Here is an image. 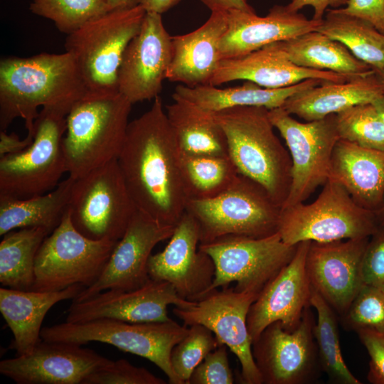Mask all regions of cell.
Masks as SVG:
<instances>
[{"mask_svg":"<svg viewBox=\"0 0 384 384\" xmlns=\"http://www.w3.org/2000/svg\"><path fill=\"white\" fill-rule=\"evenodd\" d=\"M132 103L119 92H87L66 117L62 141L68 176L78 178L118 158Z\"/></svg>","mask_w":384,"mask_h":384,"instance_id":"obj_4","label":"cell"},{"mask_svg":"<svg viewBox=\"0 0 384 384\" xmlns=\"http://www.w3.org/2000/svg\"><path fill=\"white\" fill-rule=\"evenodd\" d=\"M384 95V83L373 70L342 82H324L289 97L282 108L306 122L321 119Z\"/></svg>","mask_w":384,"mask_h":384,"instance_id":"obj_28","label":"cell"},{"mask_svg":"<svg viewBox=\"0 0 384 384\" xmlns=\"http://www.w3.org/2000/svg\"><path fill=\"white\" fill-rule=\"evenodd\" d=\"M112 361L80 344L41 340L31 352L1 361L0 373L18 384H84Z\"/></svg>","mask_w":384,"mask_h":384,"instance_id":"obj_19","label":"cell"},{"mask_svg":"<svg viewBox=\"0 0 384 384\" xmlns=\"http://www.w3.org/2000/svg\"><path fill=\"white\" fill-rule=\"evenodd\" d=\"M369 238L310 242L306 270L311 287L341 317L364 285L361 264Z\"/></svg>","mask_w":384,"mask_h":384,"instance_id":"obj_21","label":"cell"},{"mask_svg":"<svg viewBox=\"0 0 384 384\" xmlns=\"http://www.w3.org/2000/svg\"><path fill=\"white\" fill-rule=\"evenodd\" d=\"M180 0H141L140 4L146 12H154L159 14L167 11L177 4Z\"/></svg>","mask_w":384,"mask_h":384,"instance_id":"obj_49","label":"cell"},{"mask_svg":"<svg viewBox=\"0 0 384 384\" xmlns=\"http://www.w3.org/2000/svg\"><path fill=\"white\" fill-rule=\"evenodd\" d=\"M110 11L127 9L140 4L141 0H107Z\"/></svg>","mask_w":384,"mask_h":384,"instance_id":"obj_50","label":"cell"},{"mask_svg":"<svg viewBox=\"0 0 384 384\" xmlns=\"http://www.w3.org/2000/svg\"><path fill=\"white\" fill-rule=\"evenodd\" d=\"M195 303L180 297L169 282L151 279L135 289H107L85 300L72 302L65 321L112 319L131 323L166 322L172 320L168 315L169 305L187 308Z\"/></svg>","mask_w":384,"mask_h":384,"instance_id":"obj_20","label":"cell"},{"mask_svg":"<svg viewBox=\"0 0 384 384\" xmlns=\"http://www.w3.org/2000/svg\"><path fill=\"white\" fill-rule=\"evenodd\" d=\"M88 92L77 63L70 53H41L0 61V129L16 118L24 120L27 135L34 137L38 108L68 114Z\"/></svg>","mask_w":384,"mask_h":384,"instance_id":"obj_2","label":"cell"},{"mask_svg":"<svg viewBox=\"0 0 384 384\" xmlns=\"http://www.w3.org/2000/svg\"><path fill=\"white\" fill-rule=\"evenodd\" d=\"M348 0H292L287 7L294 12L302 9L305 6H311L314 9V20L321 21L325 11L329 6L337 9L346 5Z\"/></svg>","mask_w":384,"mask_h":384,"instance_id":"obj_46","label":"cell"},{"mask_svg":"<svg viewBox=\"0 0 384 384\" xmlns=\"http://www.w3.org/2000/svg\"><path fill=\"white\" fill-rule=\"evenodd\" d=\"M227 346L219 345L210 352L193 370L188 384H233V375L230 369Z\"/></svg>","mask_w":384,"mask_h":384,"instance_id":"obj_42","label":"cell"},{"mask_svg":"<svg viewBox=\"0 0 384 384\" xmlns=\"http://www.w3.org/2000/svg\"><path fill=\"white\" fill-rule=\"evenodd\" d=\"M371 103L375 106L382 120L384 122V95L378 97Z\"/></svg>","mask_w":384,"mask_h":384,"instance_id":"obj_51","label":"cell"},{"mask_svg":"<svg viewBox=\"0 0 384 384\" xmlns=\"http://www.w3.org/2000/svg\"><path fill=\"white\" fill-rule=\"evenodd\" d=\"M356 333L370 358L368 381L373 384H384V334L366 329Z\"/></svg>","mask_w":384,"mask_h":384,"instance_id":"obj_44","label":"cell"},{"mask_svg":"<svg viewBox=\"0 0 384 384\" xmlns=\"http://www.w3.org/2000/svg\"><path fill=\"white\" fill-rule=\"evenodd\" d=\"M336 122L341 139L384 150V122L371 102L358 104L336 114Z\"/></svg>","mask_w":384,"mask_h":384,"instance_id":"obj_37","label":"cell"},{"mask_svg":"<svg viewBox=\"0 0 384 384\" xmlns=\"http://www.w3.org/2000/svg\"><path fill=\"white\" fill-rule=\"evenodd\" d=\"M68 210L74 227L87 238L121 239L137 208L117 159L75 178Z\"/></svg>","mask_w":384,"mask_h":384,"instance_id":"obj_11","label":"cell"},{"mask_svg":"<svg viewBox=\"0 0 384 384\" xmlns=\"http://www.w3.org/2000/svg\"><path fill=\"white\" fill-rule=\"evenodd\" d=\"M146 13L141 4L109 11L67 35L65 51L74 57L89 92H119L123 54L139 32Z\"/></svg>","mask_w":384,"mask_h":384,"instance_id":"obj_6","label":"cell"},{"mask_svg":"<svg viewBox=\"0 0 384 384\" xmlns=\"http://www.w3.org/2000/svg\"><path fill=\"white\" fill-rule=\"evenodd\" d=\"M227 30L219 44L220 60L243 56L268 44L316 31L322 21L308 19L287 6L278 5L265 16L235 9L227 11Z\"/></svg>","mask_w":384,"mask_h":384,"instance_id":"obj_23","label":"cell"},{"mask_svg":"<svg viewBox=\"0 0 384 384\" xmlns=\"http://www.w3.org/2000/svg\"><path fill=\"white\" fill-rule=\"evenodd\" d=\"M374 71L379 75V77L380 78V79L384 83V70H374Z\"/></svg>","mask_w":384,"mask_h":384,"instance_id":"obj_53","label":"cell"},{"mask_svg":"<svg viewBox=\"0 0 384 384\" xmlns=\"http://www.w3.org/2000/svg\"><path fill=\"white\" fill-rule=\"evenodd\" d=\"M316 320L311 306L292 331L281 322L267 326L252 343V351L262 384H306L321 370L314 335Z\"/></svg>","mask_w":384,"mask_h":384,"instance_id":"obj_15","label":"cell"},{"mask_svg":"<svg viewBox=\"0 0 384 384\" xmlns=\"http://www.w3.org/2000/svg\"><path fill=\"white\" fill-rule=\"evenodd\" d=\"M227 27V11H212L198 28L172 36L166 79L188 87L209 85L220 61L219 44Z\"/></svg>","mask_w":384,"mask_h":384,"instance_id":"obj_25","label":"cell"},{"mask_svg":"<svg viewBox=\"0 0 384 384\" xmlns=\"http://www.w3.org/2000/svg\"><path fill=\"white\" fill-rule=\"evenodd\" d=\"M173 55L172 36L161 14L146 12L127 46L118 72V91L132 104L154 100L162 90Z\"/></svg>","mask_w":384,"mask_h":384,"instance_id":"obj_18","label":"cell"},{"mask_svg":"<svg viewBox=\"0 0 384 384\" xmlns=\"http://www.w3.org/2000/svg\"><path fill=\"white\" fill-rule=\"evenodd\" d=\"M174 228L137 210L99 278L72 302L85 300L107 289L132 290L146 284L151 279L147 264L152 250L169 239Z\"/></svg>","mask_w":384,"mask_h":384,"instance_id":"obj_17","label":"cell"},{"mask_svg":"<svg viewBox=\"0 0 384 384\" xmlns=\"http://www.w3.org/2000/svg\"><path fill=\"white\" fill-rule=\"evenodd\" d=\"M144 368L137 367L125 359L112 361L105 368L90 375L84 384H166Z\"/></svg>","mask_w":384,"mask_h":384,"instance_id":"obj_41","label":"cell"},{"mask_svg":"<svg viewBox=\"0 0 384 384\" xmlns=\"http://www.w3.org/2000/svg\"><path fill=\"white\" fill-rule=\"evenodd\" d=\"M199 245L198 224L185 211L164 250L151 255L147 264L150 278L169 282L186 300L202 299L213 283L215 267Z\"/></svg>","mask_w":384,"mask_h":384,"instance_id":"obj_16","label":"cell"},{"mask_svg":"<svg viewBox=\"0 0 384 384\" xmlns=\"http://www.w3.org/2000/svg\"><path fill=\"white\" fill-rule=\"evenodd\" d=\"M212 11H228L241 10L252 12L254 9L246 0H201Z\"/></svg>","mask_w":384,"mask_h":384,"instance_id":"obj_48","label":"cell"},{"mask_svg":"<svg viewBox=\"0 0 384 384\" xmlns=\"http://www.w3.org/2000/svg\"><path fill=\"white\" fill-rule=\"evenodd\" d=\"M259 294L237 292L234 287L220 288L208 292L187 308L175 306L174 314L185 326L201 324L209 329L220 344L236 356L241 366L240 383L262 384L260 373L253 358L252 341L247 318L249 309Z\"/></svg>","mask_w":384,"mask_h":384,"instance_id":"obj_14","label":"cell"},{"mask_svg":"<svg viewBox=\"0 0 384 384\" xmlns=\"http://www.w3.org/2000/svg\"><path fill=\"white\" fill-rule=\"evenodd\" d=\"M280 210L262 186L240 174L214 198L188 199L185 210L198 224L200 244L227 235L270 236L277 232Z\"/></svg>","mask_w":384,"mask_h":384,"instance_id":"obj_8","label":"cell"},{"mask_svg":"<svg viewBox=\"0 0 384 384\" xmlns=\"http://www.w3.org/2000/svg\"><path fill=\"white\" fill-rule=\"evenodd\" d=\"M179 166L188 199L214 198L228 189L239 175L228 156L179 151Z\"/></svg>","mask_w":384,"mask_h":384,"instance_id":"obj_35","label":"cell"},{"mask_svg":"<svg viewBox=\"0 0 384 384\" xmlns=\"http://www.w3.org/2000/svg\"><path fill=\"white\" fill-rule=\"evenodd\" d=\"M323 186L311 203L281 208L277 232L285 244L370 238L378 230L375 213L359 206L342 185L329 178Z\"/></svg>","mask_w":384,"mask_h":384,"instance_id":"obj_5","label":"cell"},{"mask_svg":"<svg viewBox=\"0 0 384 384\" xmlns=\"http://www.w3.org/2000/svg\"><path fill=\"white\" fill-rule=\"evenodd\" d=\"M363 284L384 290V228L368 240L361 264Z\"/></svg>","mask_w":384,"mask_h":384,"instance_id":"obj_43","label":"cell"},{"mask_svg":"<svg viewBox=\"0 0 384 384\" xmlns=\"http://www.w3.org/2000/svg\"><path fill=\"white\" fill-rule=\"evenodd\" d=\"M117 242L83 235L74 227L68 210L38 250L31 290L55 292L75 284L91 286L102 274Z\"/></svg>","mask_w":384,"mask_h":384,"instance_id":"obj_10","label":"cell"},{"mask_svg":"<svg viewBox=\"0 0 384 384\" xmlns=\"http://www.w3.org/2000/svg\"><path fill=\"white\" fill-rule=\"evenodd\" d=\"M356 77L358 76L299 67L287 58L278 41L243 56L221 60L209 85L218 86L230 81L244 80L274 89L307 79L342 82Z\"/></svg>","mask_w":384,"mask_h":384,"instance_id":"obj_24","label":"cell"},{"mask_svg":"<svg viewBox=\"0 0 384 384\" xmlns=\"http://www.w3.org/2000/svg\"><path fill=\"white\" fill-rule=\"evenodd\" d=\"M30 10L67 35L110 11L107 0H32Z\"/></svg>","mask_w":384,"mask_h":384,"instance_id":"obj_38","label":"cell"},{"mask_svg":"<svg viewBox=\"0 0 384 384\" xmlns=\"http://www.w3.org/2000/svg\"><path fill=\"white\" fill-rule=\"evenodd\" d=\"M343 14L363 19L384 35V0H348Z\"/></svg>","mask_w":384,"mask_h":384,"instance_id":"obj_45","label":"cell"},{"mask_svg":"<svg viewBox=\"0 0 384 384\" xmlns=\"http://www.w3.org/2000/svg\"><path fill=\"white\" fill-rule=\"evenodd\" d=\"M117 161L137 210L175 226L188 198L179 149L159 96L149 110L129 123Z\"/></svg>","mask_w":384,"mask_h":384,"instance_id":"obj_1","label":"cell"},{"mask_svg":"<svg viewBox=\"0 0 384 384\" xmlns=\"http://www.w3.org/2000/svg\"><path fill=\"white\" fill-rule=\"evenodd\" d=\"M50 233L41 227L20 228L3 235L0 242V283L2 287L31 290L38 250Z\"/></svg>","mask_w":384,"mask_h":384,"instance_id":"obj_33","label":"cell"},{"mask_svg":"<svg viewBox=\"0 0 384 384\" xmlns=\"http://www.w3.org/2000/svg\"><path fill=\"white\" fill-rule=\"evenodd\" d=\"M34 137L26 135L20 139L15 133L7 134L6 130L0 131V157L7 154L18 153L26 149L32 143Z\"/></svg>","mask_w":384,"mask_h":384,"instance_id":"obj_47","label":"cell"},{"mask_svg":"<svg viewBox=\"0 0 384 384\" xmlns=\"http://www.w3.org/2000/svg\"><path fill=\"white\" fill-rule=\"evenodd\" d=\"M329 178L342 185L359 206L375 213L384 198V150L339 139L333 151Z\"/></svg>","mask_w":384,"mask_h":384,"instance_id":"obj_26","label":"cell"},{"mask_svg":"<svg viewBox=\"0 0 384 384\" xmlns=\"http://www.w3.org/2000/svg\"><path fill=\"white\" fill-rule=\"evenodd\" d=\"M268 113L285 141L292 162L290 190L282 208L304 203L329 178L333 151L340 139L336 114L301 122L282 107L269 110Z\"/></svg>","mask_w":384,"mask_h":384,"instance_id":"obj_13","label":"cell"},{"mask_svg":"<svg viewBox=\"0 0 384 384\" xmlns=\"http://www.w3.org/2000/svg\"><path fill=\"white\" fill-rule=\"evenodd\" d=\"M165 107L179 151L188 155L228 156L226 137L214 117L195 103L175 94Z\"/></svg>","mask_w":384,"mask_h":384,"instance_id":"obj_30","label":"cell"},{"mask_svg":"<svg viewBox=\"0 0 384 384\" xmlns=\"http://www.w3.org/2000/svg\"><path fill=\"white\" fill-rule=\"evenodd\" d=\"M67 114L43 107L35 122L32 143L0 157V195L28 198L54 189L67 173L62 141Z\"/></svg>","mask_w":384,"mask_h":384,"instance_id":"obj_9","label":"cell"},{"mask_svg":"<svg viewBox=\"0 0 384 384\" xmlns=\"http://www.w3.org/2000/svg\"><path fill=\"white\" fill-rule=\"evenodd\" d=\"M74 181L68 176L52 191L28 198L0 195V235L32 227L44 228L51 233L68 209Z\"/></svg>","mask_w":384,"mask_h":384,"instance_id":"obj_31","label":"cell"},{"mask_svg":"<svg viewBox=\"0 0 384 384\" xmlns=\"http://www.w3.org/2000/svg\"><path fill=\"white\" fill-rule=\"evenodd\" d=\"M316 31L343 43L373 70H384V35L369 22L331 9Z\"/></svg>","mask_w":384,"mask_h":384,"instance_id":"obj_34","label":"cell"},{"mask_svg":"<svg viewBox=\"0 0 384 384\" xmlns=\"http://www.w3.org/2000/svg\"><path fill=\"white\" fill-rule=\"evenodd\" d=\"M374 213H375L378 226L384 228V198H383V203L382 207Z\"/></svg>","mask_w":384,"mask_h":384,"instance_id":"obj_52","label":"cell"},{"mask_svg":"<svg viewBox=\"0 0 384 384\" xmlns=\"http://www.w3.org/2000/svg\"><path fill=\"white\" fill-rule=\"evenodd\" d=\"M269 110L241 106L213 113L238 172L262 186L282 208L292 183L289 152L274 132Z\"/></svg>","mask_w":384,"mask_h":384,"instance_id":"obj_3","label":"cell"},{"mask_svg":"<svg viewBox=\"0 0 384 384\" xmlns=\"http://www.w3.org/2000/svg\"><path fill=\"white\" fill-rule=\"evenodd\" d=\"M219 345L209 329L201 324L191 325L185 337L172 349L173 370L184 384H188L193 370Z\"/></svg>","mask_w":384,"mask_h":384,"instance_id":"obj_39","label":"cell"},{"mask_svg":"<svg viewBox=\"0 0 384 384\" xmlns=\"http://www.w3.org/2000/svg\"><path fill=\"white\" fill-rule=\"evenodd\" d=\"M85 287L80 284L55 292L0 288V312L11 331L10 348L16 356L27 354L42 340V323L57 303L74 299Z\"/></svg>","mask_w":384,"mask_h":384,"instance_id":"obj_27","label":"cell"},{"mask_svg":"<svg viewBox=\"0 0 384 384\" xmlns=\"http://www.w3.org/2000/svg\"><path fill=\"white\" fill-rule=\"evenodd\" d=\"M341 319L348 330L384 334V290L364 284Z\"/></svg>","mask_w":384,"mask_h":384,"instance_id":"obj_40","label":"cell"},{"mask_svg":"<svg viewBox=\"0 0 384 384\" xmlns=\"http://www.w3.org/2000/svg\"><path fill=\"white\" fill-rule=\"evenodd\" d=\"M324 82L326 81L307 79L290 86L274 89L266 88L247 80L242 85L225 88H218L210 85L188 87L179 84L176 87L174 93L211 113L241 106L263 107L272 110L282 107L289 97Z\"/></svg>","mask_w":384,"mask_h":384,"instance_id":"obj_29","label":"cell"},{"mask_svg":"<svg viewBox=\"0 0 384 384\" xmlns=\"http://www.w3.org/2000/svg\"><path fill=\"white\" fill-rule=\"evenodd\" d=\"M310 242L303 241L297 245L292 260L262 289L251 305L247 324L252 343L275 321L281 322L287 330H294L305 309L311 306V287L306 270Z\"/></svg>","mask_w":384,"mask_h":384,"instance_id":"obj_22","label":"cell"},{"mask_svg":"<svg viewBox=\"0 0 384 384\" xmlns=\"http://www.w3.org/2000/svg\"><path fill=\"white\" fill-rule=\"evenodd\" d=\"M188 329L174 320L166 322L131 323L112 319L85 322H64L42 328L46 341L83 345L96 341L112 345L152 362L162 370L171 384H184L171 363L173 348L187 334Z\"/></svg>","mask_w":384,"mask_h":384,"instance_id":"obj_7","label":"cell"},{"mask_svg":"<svg viewBox=\"0 0 384 384\" xmlns=\"http://www.w3.org/2000/svg\"><path fill=\"white\" fill-rule=\"evenodd\" d=\"M296 247L285 244L278 232L262 238L227 235L200 244V250L212 258L215 267L207 294L232 282L236 283L237 292L260 294L292 260Z\"/></svg>","mask_w":384,"mask_h":384,"instance_id":"obj_12","label":"cell"},{"mask_svg":"<svg viewBox=\"0 0 384 384\" xmlns=\"http://www.w3.org/2000/svg\"><path fill=\"white\" fill-rule=\"evenodd\" d=\"M279 44L287 58L299 67L326 69L351 76L363 75L373 70L370 66L355 57L343 43L318 31L279 41Z\"/></svg>","mask_w":384,"mask_h":384,"instance_id":"obj_32","label":"cell"},{"mask_svg":"<svg viewBox=\"0 0 384 384\" xmlns=\"http://www.w3.org/2000/svg\"><path fill=\"white\" fill-rule=\"evenodd\" d=\"M310 304L317 314L314 335L321 369L334 383L361 384L343 360L340 346L338 314L312 288Z\"/></svg>","mask_w":384,"mask_h":384,"instance_id":"obj_36","label":"cell"}]
</instances>
